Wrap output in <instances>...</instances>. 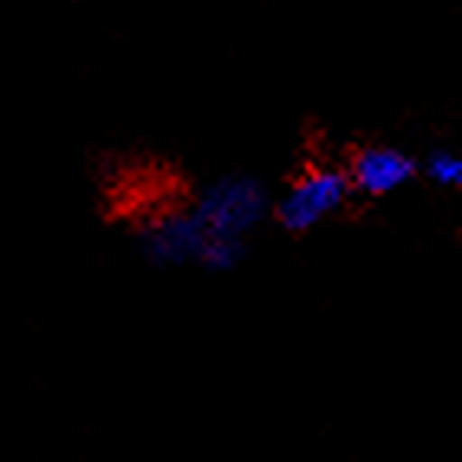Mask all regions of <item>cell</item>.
I'll use <instances>...</instances> for the list:
<instances>
[{
	"label": "cell",
	"mask_w": 462,
	"mask_h": 462,
	"mask_svg": "<svg viewBox=\"0 0 462 462\" xmlns=\"http://www.w3.org/2000/svg\"><path fill=\"white\" fill-rule=\"evenodd\" d=\"M141 245L153 264H189V261H199V251L206 245V231L192 212H163L143 222Z\"/></svg>",
	"instance_id": "3"
},
{
	"label": "cell",
	"mask_w": 462,
	"mask_h": 462,
	"mask_svg": "<svg viewBox=\"0 0 462 462\" xmlns=\"http://www.w3.org/2000/svg\"><path fill=\"white\" fill-rule=\"evenodd\" d=\"M348 192H352L348 173L336 166H316L287 189L277 206V218L287 231H310L346 206Z\"/></svg>",
	"instance_id": "2"
},
{
	"label": "cell",
	"mask_w": 462,
	"mask_h": 462,
	"mask_svg": "<svg viewBox=\"0 0 462 462\" xmlns=\"http://www.w3.org/2000/svg\"><path fill=\"white\" fill-rule=\"evenodd\" d=\"M417 163L397 147H362L352 160L348 182L365 196H388L413 180Z\"/></svg>",
	"instance_id": "4"
},
{
	"label": "cell",
	"mask_w": 462,
	"mask_h": 462,
	"mask_svg": "<svg viewBox=\"0 0 462 462\" xmlns=\"http://www.w3.org/2000/svg\"><path fill=\"white\" fill-rule=\"evenodd\" d=\"M192 215L206 238H245L267 215V189L254 176H222L199 196Z\"/></svg>",
	"instance_id": "1"
},
{
	"label": "cell",
	"mask_w": 462,
	"mask_h": 462,
	"mask_svg": "<svg viewBox=\"0 0 462 462\" xmlns=\"http://www.w3.org/2000/svg\"><path fill=\"white\" fill-rule=\"evenodd\" d=\"M423 173L437 182V186L449 189V186H459L462 182V160L456 157V153H449V150H437V153L427 160Z\"/></svg>",
	"instance_id": "6"
},
{
	"label": "cell",
	"mask_w": 462,
	"mask_h": 462,
	"mask_svg": "<svg viewBox=\"0 0 462 462\" xmlns=\"http://www.w3.org/2000/svg\"><path fill=\"white\" fill-rule=\"evenodd\" d=\"M248 248H245V238H206L202 251H199V264L208 267V271H235V267L245 261Z\"/></svg>",
	"instance_id": "5"
}]
</instances>
